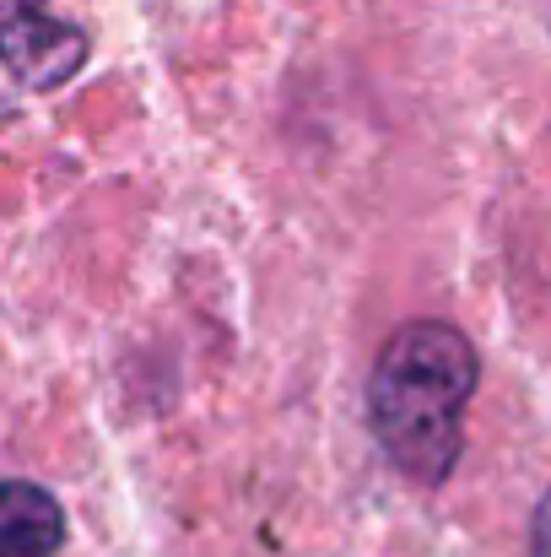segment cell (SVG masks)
<instances>
[{
	"label": "cell",
	"mask_w": 551,
	"mask_h": 557,
	"mask_svg": "<svg viewBox=\"0 0 551 557\" xmlns=\"http://www.w3.org/2000/svg\"><path fill=\"white\" fill-rule=\"evenodd\" d=\"M530 553L551 557V493L541 498V509H536V525H530Z\"/></svg>",
	"instance_id": "4"
},
{
	"label": "cell",
	"mask_w": 551,
	"mask_h": 557,
	"mask_svg": "<svg viewBox=\"0 0 551 557\" xmlns=\"http://www.w3.org/2000/svg\"><path fill=\"white\" fill-rule=\"evenodd\" d=\"M60 542H65L60 504L43 487L11 476L0 487V557H54Z\"/></svg>",
	"instance_id": "3"
},
{
	"label": "cell",
	"mask_w": 551,
	"mask_h": 557,
	"mask_svg": "<svg viewBox=\"0 0 551 557\" xmlns=\"http://www.w3.org/2000/svg\"><path fill=\"white\" fill-rule=\"evenodd\" d=\"M87 60V33L54 16L43 0H5V65L22 87L43 92L76 76Z\"/></svg>",
	"instance_id": "2"
},
{
	"label": "cell",
	"mask_w": 551,
	"mask_h": 557,
	"mask_svg": "<svg viewBox=\"0 0 551 557\" xmlns=\"http://www.w3.org/2000/svg\"><path fill=\"white\" fill-rule=\"evenodd\" d=\"M476 395V347L449 320H411L384 347L367 379V411L400 476L438 487L465 444V406Z\"/></svg>",
	"instance_id": "1"
}]
</instances>
